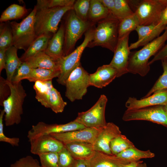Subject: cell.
Here are the masks:
<instances>
[{"label": "cell", "mask_w": 167, "mask_h": 167, "mask_svg": "<svg viewBox=\"0 0 167 167\" xmlns=\"http://www.w3.org/2000/svg\"><path fill=\"white\" fill-rule=\"evenodd\" d=\"M34 83L33 87L36 92V99L42 106L49 108V96L53 87L52 80L37 81Z\"/></svg>", "instance_id": "obj_26"}, {"label": "cell", "mask_w": 167, "mask_h": 167, "mask_svg": "<svg viewBox=\"0 0 167 167\" xmlns=\"http://www.w3.org/2000/svg\"><path fill=\"white\" fill-rule=\"evenodd\" d=\"M17 50L16 48L12 46L6 51L5 69L6 75V80L8 82H11L14 74L23 62L18 57Z\"/></svg>", "instance_id": "obj_25"}, {"label": "cell", "mask_w": 167, "mask_h": 167, "mask_svg": "<svg viewBox=\"0 0 167 167\" xmlns=\"http://www.w3.org/2000/svg\"><path fill=\"white\" fill-rule=\"evenodd\" d=\"M159 23L162 25L167 26V3Z\"/></svg>", "instance_id": "obj_49"}, {"label": "cell", "mask_w": 167, "mask_h": 167, "mask_svg": "<svg viewBox=\"0 0 167 167\" xmlns=\"http://www.w3.org/2000/svg\"><path fill=\"white\" fill-rule=\"evenodd\" d=\"M13 46V34L9 22L0 25V50H6Z\"/></svg>", "instance_id": "obj_32"}, {"label": "cell", "mask_w": 167, "mask_h": 167, "mask_svg": "<svg viewBox=\"0 0 167 167\" xmlns=\"http://www.w3.org/2000/svg\"><path fill=\"white\" fill-rule=\"evenodd\" d=\"M130 162L117 156L97 151L88 160L89 167H123Z\"/></svg>", "instance_id": "obj_21"}, {"label": "cell", "mask_w": 167, "mask_h": 167, "mask_svg": "<svg viewBox=\"0 0 167 167\" xmlns=\"http://www.w3.org/2000/svg\"><path fill=\"white\" fill-rule=\"evenodd\" d=\"M59 92L54 86L52 87L49 99V108L55 113L62 112L67 105Z\"/></svg>", "instance_id": "obj_34"}, {"label": "cell", "mask_w": 167, "mask_h": 167, "mask_svg": "<svg viewBox=\"0 0 167 167\" xmlns=\"http://www.w3.org/2000/svg\"><path fill=\"white\" fill-rule=\"evenodd\" d=\"M110 14L100 0H90L88 21L96 24L108 17Z\"/></svg>", "instance_id": "obj_27"}, {"label": "cell", "mask_w": 167, "mask_h": 167, "mask_svg": "<svg viewBox=\"0 0 167 167\" xmlns=\"http://www.w3.org/2000/svg\"><path fill=\"white\" fill-rule=\"evenodd\" d=\"M65 24L62 22L57 32L54 34L50 40L45 53L57 62L65 55L63 46L65 35Z\"/></svg>", "instance_id": "obj_19"}, {"label": "cell", "mask_w": 167, "mask_h": 167, "mask_svg": "<svg viewBox=\"0 0 167 167\" xmlns=\"http://www.w3.org/2000/svg\"><path fill=\"white\" fill-rule=\"evenodd\" d=\"M114 0L115 8L114 16L119 21L134 14V11L131 9L128 0Z\"/></svg>", "instance_id": "obj_35"}, {"label": "cell", "mask_w": 167, "mask_h": 167, "mask_svg": "<svg viewBox=\"0 0 167 167\" xmlns=\"http://www.w3.org/2000/svg\"><path fill=\"white\" fill-rule=\"evenodd\" d=\"M135 7L134 13L141 25L157 24L160 22L167 0L128 1Z\"/></svg>", "instance_id": "obj_7"}, {"label": "cell", "mask_w": 167, "mask_h": 167, "mask_svg": "<svg viewBox=\"0 0 167 167\" xmlns=\"http://www.w3.org/2000/svg\"><path fill=\"white\" fill-rule=\"evenodd\" d=\"M28 11L24 6L15 4H12L2 12L0 16V22L1 23L20 19L26 15Z\"/></svg>", "instance_id": "obj_30"}, {"label": "cell", "mask_w": 167, "mask_h": 167, "mask_svg": "<svg viewBox=\"0 0 167 167\" xmlns=\"http://www.w3.org/2000/svg\"><path fill=\"white\" fill-rule=\"evenodd\" d=\"M95 25L92 26L84 33V38L81 44L68 55L62 57L58 62L60 73L57 81L65 86L66 80L71 72L80 64V59L84 50L93 38Z\"/></svg>", "instance_id": "obj_8"}, {"label": "cell", "mask_w": 167, "mask_h": 167, "mask_svg": "<svg viewBox=\"0 0 167 167\" xmlns=\"http://www.w3.org/2000/svg\"><path fill=\"white\" fill-rule=\"evenodd\" d=\"M118 126L113 122L107 123L102 128L93 146L95 151L109 155H113L110 148V144L114 138L121 134Z\"/></svg>", "instance_id": "obj_16"}, {"label": "cell", "mask_w": 167, "mask_h": 167, "mask_svg": "<svg viewBox=\"0 0 167 167\" xmlns=\"http://www.w3.org/2000/svg\"><path fill=\"white\" fill-rule=\"evenodd\" d=\"M75 160L65 147L58 153V167H73Z\"/></svg>", "instance_id": "obj_39"}, {"label": "cell", "mask_w": 167, "mask_h": 167, "mask_svg": "<svg viewBox=\"0 0 167 167\" xmlns=\"http://www.w3.org/2000/svg\"><path fill=\"white\" fill-rule=\"evenodd\" d=\"M73 167H89L88 160H75Z\"/></svg>", "instance_id": "obj_48"}, {"label": "cell", "mask_w": 167, "mask_h": 167, "mask_svg": "<svg viewBox=\"0 0 167 167\" xmlns=\"http://www.w3.org/2000/svg\"><path fill=\"white\" fill-rule=\"evenodd\" d=\"M119 22L118 19L111 15L98 22L93 39L87 47L100 46L114 52L118 40Z\"/></svg>", "instance_id": "obj_2"}, {"label": "cell", "mask_w": 167, "mask_h": 167, "mask_svg": "<svg viewBox=\"0 0 167 167\" xmlns=\"http://www.w3.org/2000/svg\"><path fill=\"white\" fill-rule=\"evenodd\" d=\"M28 141L31 152L38 156L47 152L58 153L64 147L63 143L50 135H41Z\"/></svg>", "instance_id": "obj_15"}, {"label": "cell", "mask_w": 167, "mask_h": 167, "mask_svg": "<svg viewBox=\"0 0 167 167\" xmlns=\"http://www.w3.org/2000/svg\"><path fill=\"white\" fill-rule=\"evenodd\" d=\"M11 93L2 104L5 112L4 120L6 126L18 124L21 120L23 113V105L27 96L22 82L13 83L7 81Z\"/></svg>", "instance_id": "obj_3"}, {"label": "cell", "mask_w": 167, "mask_h": 167, "mask_svg": "<svg viewBox=\"0 0 167 167\" xmlns=\"http://www.w3.org/2000/svg\"><path fill=\"white\" fill-rule=\"evenodd\" d=\"M143 161H131L126 165L123 167H138L139 165Z\"/></svg>", "instance_id": "obj_50"}, {"label": "cell", "mask_w": 167, "mask_h": 167, "mask_svg": "<svg viewBox=\"0 0 167 167\" xmlns=\"http://www.w3.org/2000/svg\"><path fill=\"white\" fill-rule=\"evenodd\" d=\"M24 62L27 63L32 69H59L58 62L47 54L45 51L40 52L29 57Z\"/></svg>", "instance_id": "obj_23"}, {"label": "cell", "mask_w": 167, "mask_h": 167, "mask_svg": "<svg viewBox=\"0 0 167 167\" xmlns=\"http://www.w3.org/2000/svg\"><path fill=\"white\" fill-rule=\"evenodd\" d=\"M60 73L59 69H47L42 68L32 69L27 79L31 82L37 81H46L58 78Z\"/></svg>", "instance_id": "obj_29"}, {"label": "cell", "mask_w": 167, "mask_h": 167, "mask_svg": "<svg viewBox=\"0 0 167 167\" xmlns=\"http://www.w3.org/2000/svg\"><path fill=\"white\" fill-rule=\"evenodd\" d=\"M116 156L131 162L140 161L142 159L151 158L154 157L155 155L149 150L143 151L134 147L127 149Z\"/></svg>", "instance_id": "obj_28"}, {"label": "cell", "mask_w": 167, "mask_h": 167, "mask_svg": "<svg viewBox=\"0 0 167 167\" xmlns=\"http://www.w3.org/2000/svg\"><path fill=\"white\" fill-rule=\"evenodd\" d=\"M163 72L155 83L151 89L145 96L144 98L148 97L154 92L165 89H167V59L161 60Z\"/></svg>", "instance_id": "obj_37"}, {"label": "cell", "mask_w": 167, "mask_h": 167, "mask_svg": "<svg viewBox=\"0 0 167 167\" xmlns=\"http://www.w3.org/2000/svg\"><path fill=\"white\" fill-rule=\"evenodd\" d=\"M90 0L75 1L73 5V10L76 15L80 19L84 21H88V13Z\"/></svg>", "instance_id": "obj_38"}, {"label": "cell", "mask_w": 167, "mask_h": 167, "mask_svg": "<svg viewBox=\"0 0 167 167\" xmlns=\"http://www.w3.org/2000/svg\"><path fill=\"white\" fill-rule=\"evenodd\" d=\"M167 40V26L163 33L138 51L131 52L127 70L128 72L146 75L150 70L149 60L154 56L163 46Z\"/></svg>", "instance_id": "obj_1"}, {"label": "cell", "mask_w": 167, "mask_h": 167, "mask_svg": "<svg viewBox=\"0 0 167 167\" xmlns=\"http://www.w3.org/2000/svg\"><path fill=\"white\" fill-rule=\"evenodd\" d=\"M129 34L118 39L113 57L109 64L116 70L117 77L128 72L127 67L131 53L128 45Z\"/></svg>", "instance_id": "obj_13"}, {"label": "cell", "mask_w": 167, "mask_h": 167, "mask_svg": "<svg viewBox=\"0 0 167 167\" xmlns=\"http://www.w3.org/2000/svg\"><path fill=\"white\" fill-rule=\"evenodd\" d=\"M86 127L75 120L64 124H48L41 122L32 125L28 131V140L41 135L60 133L81 130Z\"/></svg>", "instance_id": "obj_12"}, {"label": "cell", "mask_w": 167, "mask_h": 167, "mask_svg": "<svg viewBox=\"0 0 167 167\" xmlns=\"http://www.w3.org/2000/svg\"><path fill=\"white\" fill-rule=\"evenodd\" d=\"M32 68L26 62H23L14 74L11 80L13 83H17L22 80L27 79Z\"/></svg>", "instance_id": "obj_41"}, {"label": "cell", "mask_w": 167, "mask_h": 167, "mask_svg": "<svg viewBox=\"0 0 167 167\" xmlns=\"http://www.w3.org/2000/svg\"><path fill=\"white\" fill-rule=\"evenodd\" d=\"M37 11L35 6L30 13L21 22H9L13 34V46L25 51L37 37L35 29Z\"/></svg>", "instance_id": "obj_4"}, {"label": "cell", "mask_w": 167, "mask_h": 167, "mask_svg": "<svg viewBox=\"0 0 167 167\" xmlns=\"http://www.w3.org/2000/svg\"><path fill=\"white\" fill-rule=\"evenodd\" d=\"M138 167H147L146 164L143 162L139 164Z\"/></svg>", "instance_id": "obj_51"}, {"label": "cell", "mask_w": 167, "mask_h": 167, "mask_svg": "<svg viewBox=\"0 0 167 167\" xmlns=\"http://www.w3.org/2000/svg\"><path fill=\"white\" fill-rule=\"evenodd\" d=\"M64 22L65 35L63 52L66 56L74 50L75 44L83 33L95 24L84 21L79 18L73 9L66 13Z\"/></svg>", "instance_id": "obj_6"}, {"label": "cell", "mask_w": 167, "mask_h": 167, "mask_svg": "<svg viewBox=\"0 0 167 167\" xmlns=\"http://www.w3.org/2000/svg\"><path fill=\"white\" fill-rule=\"evenodd\" d=\"M139 20L134 14L120 21L118 27V39L133 31L139 25Z\"/></svg>", "instance_id": "obj_31"}, {"label": "cell", "mask_w": 167, "mask_h": 167, "mask_svg": "<svg viewBox=\"0 0 167 167\" xmlns=\"http://www.w3.org/2000/svg\"><path fill=\"white\" fill-rule=\"evenodd\" d=\"M5 112L0 110V141L7 143L12 146H19L20 139L18 137L9 138L5 135L3 131V120Z\"/></svg>", "instance_id": "obj_42"}, {"label": "cell", "mask_w": 167, "mask_h": 167, "mask_svg": "<svg viewBox=\"0 0 167 167\" xmlns=\"http://www.w3.org/2000/svg\"><path fill=\"white\" fill-rule=\"evenodd\" d=\"M117 77L115 69L109 64L99 67L96 71L89 75L90 86L102 88Z\"/></svg>", "instance_id": "obj_20"}, {"label": "cell", "mask_w": 167, "mask_h": 167, "mask_svg": "<svg viewBox=\"0 0 167 167\" xmlns=\"http://www.w3.org/2000/svg\"><path fill=\"white\" fill-rule=\"evenodd\" d=\"M167 103V89L154 92L152 95L140 100L130 97L125 106L127 110L138 109L157 105H164Z\"/></svg>", "instance_id": "obj_18"}, {"label": "cell", "mask_w": 167, "mask_h": 167, "mask_svg": "<svg viewBox=\"0 0 167 167\" xmlns=\"http://www.w3.org/2000/svg\"><path fill=\"white\" fill-rule=\"evenodd\" d=\"M64 145L75 160H89L96 151L92 144L86 142H75Z\"/></svg>", "instance_id": "obj_22"}, {"label": "cell", "mask_w": 167, "mask_h": 167, "mask_svg": "<svg viewBox=\"0 0 167 167\" xmlns=\"http://www.w3.org/2000/svg\"><path fill=\"white\" fill-rule=\"evenodd\" d=\"M53 34H45L37 36L19 58L21 61L23 62L29 57L40 52L45 51Z\"/></svg>", "instance_id": "obj_24"}, {"label": "cell", "mask_w": 167, "mask_h": 167, "mask_svg": "<svg viewBox=\"0 0 167 167\" xmlns=\"http://www.w3.org/2000/svg\"><path fill=\"white\" fill-rule=\"evenodd\" d=\"M89 74L81 64L70 74L66 81L65 96L71 102L82 99L90 86Z\"/></svg>", "instance_id": "obj_9"}, {"label": "cell", "mask_w": 167, "mask_h": 167, "mask_svg": "<svg viewBox=\"0 0 167 167\" xmlns=\"http://www.w3.org/2000/svg\"><path fill=\"white\" fill-rule=\"evenodd\" d=\"M10 88L7 83L6 79L0 76V105L2 106L3 101L9 96Z\"/></svg>", "instance_id": "obj_44"}, {"label": "cell", "mask_w": 167, "mask_h": 167, "mask_svg": "<svg viewBox=\"0 0 167 167\" xmlns=\"http://www.w3.org/2000/svg\"><path fill=\"white\" fill-rule=\"evenodd\" d=\"M103 4L107 8L110 15L114 16L115 8L114 0H100Z\"/></svg>", "instance_id": "obj_46"}, {"label": "cell", "mask_w": 167, "mask_h": 167, "mask_svg": "<svg viewBox=\"0 0 167 167\" xmlns=\"http://www.w3.org/2000/svg\"><path fill=\"white\" fill-rule=\"evenodd\" d=\"M166 26L160 23L157 24L138 26L135 30L138 35V40L135 42L130 44V50L144 46L152 41L159 36L163 31L165 30Z\"/></svg>", "instance_id": "obj_17"}, {"label": "cell", "mask_w": 167, "mask_h": 167, "mask_svg": "<svg viewBox=\"0 0 167 167\" xmlns=\"http://www.w3.org/2000/svg\"><path fill=\"white\" fill-rule=\"evenodd\" d=\"M72 9L73 6L37 9L35 23L37 36L55 33L63 16Z\"/></svg>", "instance_id": "obj_5"}, {"label": "cell", "mask_w": 167, "mask_h": 167, "mask_svg": "<svg viewBox=\"0 0 167 167\" xmlns=\"http://www.w3.org/2000/svg\"><path fill=\"white\" fill-rule=\"evenodd\" d=\"M134 147L133 143L122 134L113 139L110 144L112 154L116 156L127 149Z\"/></svg>", "instance_id": "obj_33"}, {"label": "cell", "mask_w": 167, "mask_h": 167, "mask_svg": "<svg viewBox=\"0 0 167 167\" xmlns=\"http://www.w3.org/2000/svg\"><path fill=\"white\" fill-rule=\"evenodd\" d=\"M107 101L105 95H101L91 108L86 111L79 113L74 120L86 127L100 128L104 127L107 123L105 112Z\"/></svg>", "instance_id": "obj_10"}, {"label": "cell", "mask_w": 167, "mask_h": 167, "mask_svg": "<svg viewBox=\"0 0 167 167\" xmlns=\"http://www.w3.org/2000/svg\"><path fill=\"white\" fill-rule=\"evenodd\" d=\"M164 108V109L165 110V111L167 113V103L164 105H163Z\"/></svg>", "instance_id": "obj_52"}, {"label": "cell", "mask_w": 167, "mask_h": 167, "mask_svg": "<svg viewBox=\"0 0 167 167\" xmlns=\"http://www.w3.org/2000/svg\"><path fill=\"white\" fill-rule=\"evenodd\" d=\"M122 120L125 121L145 120L162 125L167 127V113L163 105H157L138 109L127 110Z\"/></svg>", "instance_id": "obj_11"}, {"label": "cell", "mask_w": 167, "mask_h": 167, "mask_svg": "<svg viewBox=\"0 0 167 167\" xmlns=\"http://www.w3.org/2000/svg\"><path fill=\"white\" fill-rule=\"evenodd\" d=\"M38 156L42 167H58V153H45Z\"/></svg>", "instance_id": "obj_40"}, {"label": "cell", "mask_w": 167, "mask_h": 167, "mask_svg": "<svg viewBox=\"0 0 167 167\" xmlns=\"http://www.w3.org/2000/svg\"><path fill=\"white\" fill-rule=\"evenodd\" d=\"M6 50H0V74L3 69H5Z\"/></svg>", "instance_id": "obj_47"}, {"label": "cell", "mask_w": 167, "mask_h": 167, "mask_svg": "<svg viewBox=\"0 0 167 167\" xmlns=\"http://www.w3.org/2000/svg\"><path fill=\"white\" fill-rule=\"evenodd\" d=\"M9 167H42L38 161L30 156L20 158Z\"/></svg>", "instance_id": "obj_43"}, {"label": "cell", "mask_w": 167, "mask_h": 167, "mask_svg": "<svg viewBox=\"0 0 167 167\" xmlns=\"http://www.w3.org/2000/svg\"><path fill=\"white\" fill-rule=\"evenodd\" d=\"M167 59V44L163 46L154 56L153 58L149 62V65L155 62Z\"/></svg>", "instance_id": "obj_45"}, {"label": "cell", "mask_w": 167, "mask_h": 167, "mask_svg": "<svg viewBox=\"0 0 167 167\" xmlns=\"http://www.w3.org/2000/svg\"><path fill=\"white\" fill-rule=\"evenodd\" d=\"M75 0H37L36 5L37 9L58 7L73 6Z\"/></svg>", "instance_id": "obj_36"}, {"label": "cell", "mask_w": 167, "mask_h": 167, "mask_svg": "<svg viewBox=\"0 0 167 167\" xmlns=\"http://www.w3.org/2000/svg\"><path fill=\"white\" fill-rule=\"evenodd\" d=\"M101 128L86 127L84 129L51 135L64 144L75 142H83L93 144Z\"/></svg>", "instance_id": "obj_14"}]
</instances>
